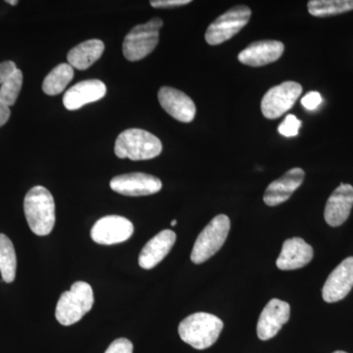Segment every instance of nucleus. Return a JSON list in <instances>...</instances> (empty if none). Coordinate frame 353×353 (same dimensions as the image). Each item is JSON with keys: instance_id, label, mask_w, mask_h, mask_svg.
<instances>
[{"instance_id": "aec40b11", "label": "nucleus", "mask_w": 353, "mask_h": 353, "mask_svg": "<svg viewBox=\"0 0 353 353\" xmlns=\"http://www.w3.org/2000/svg\"><path fill=\"white\" fill-rule=\"evenodd\" d=\"M103 51V41L101 39H90L72 48L67 55V60L73 68L85 70L101 57Z\"/></svg>"}, {"instance_id": "cd10ccee", "label": "nucleus", "mask_w": 353, "mask_h": 353, "mask_svg": "<svg viewBox=\"0 0 353 353\" xmlns=\"http://www.w3.org/2000/svg\"><path fill=\"white\" fill-rule=\"evenodd\" d=\"M17 71L15 62L6 61L0 63V85L6 83Z\"/></svg>"}, {"instance_id": "c85d7f7f", "label": "nucleus", "mask_w": 353, "mask_h": 353, "mask_svg": "<svg viewBox=\"0 0 353 353\" xmlns=\"http://www.w3.org/2000/svg\"><path fill=\"white\" fill-rule=\"evenodd\" d=\"M190 0H152L150 4L153 8H171L187 6L190 3Z\"/></svg>"}, {"instance_id": "2f4dec72", "label": "nucleus", "mask_w": 353, "mask_h": 353, "mask_svg": "<svg viewBox=\"0 0 353 353\" xmlns=\"http://www.w3.org/2000/svg\"><path fill=\"white\" fill-rule=\"evenodd\" d=\"M176 220H173V221H172V222H171V226H173V227H174V226H176Z\"/></svg>"}, {"instance_id": "20e7f679", "label": "nucleus", "mask_w": 353, "mask_h": 353, "mask_svg": "<svg viewBox=\"0 0 353 353\" xmlns=\"http://www.w3.org/2000/svg\"><path fill=\"white\" fill-rule=\"evenodd\" d=\"M94 303V292L88 283L76 282L68 292L60 296L55 310L57 321L63 326H71L81 321L90 312Z\"/></svg>"}, {"instance_id": "f8f14e48", "label": "nucleus", "mask_w": 353, "mask_h": 353, "mask_svg": "<svg viewBox=\"0 0 353 353\" xmlns=\"http://www.w3.org/2000/svg\"><path fill=\"white\" fill-rule=\"evenodd\" d=\"M160 105L174 119L190 123L196 117V108L189 95L176 88L162 87L158 92Z\"/></svg>"}, {"instance_id": "393cba45", "label": "nucleus", "mask_w": 353, "mask_h": 353, "mask_svg": "<svg viewBox=\"0 0 353 353\" xmlns=\"http://www.w3.org/2000/svg\"><path fill=\"white\" fill-rule=\"evenodd\" d=\"M301 127V121L297 119L296 116L289 114L285 120L281 123L278 128V131L285 138H292L299 134V129Z\"/></svg>"}, {"instance_id": "a211bd4d", "label": "nucleus", "mask_w": 353, "mask_h": 353, "mask_svg": "<svg viewBox=\"0 0 353 353\" xmlns=\"http://www.w3.org/2000/svg\"><path fill=\"white\" fill-rule=\"evenodd\" d=\"M175 241L176 234L171 230H164L158 233L148 241L139 253V266L145 270L154 268L171 252Z\"/></svg>"}, {"instance_id": "39448f33", "label": "nucleus", "mask_w": 353, "mask_h": 353, "mask_svg": "<svg viewBox=\"0 0 353 353\" xmlns=\"http://www.w3.org/2000/svg\"><path fill=\"white\" fill-rule=\"evenodd\" d=\"M163 26L160 18H153L145 24L136 26L125 37L123 54L129 61H139L150 55L159 41V32Z\"/></svg>"}, {"instance_id": "4468645a", "label": "nucleus", "mask_w": 353, "mask_h": 353, "mask_svg": "<svg viewBox=\"0 0 353 353\" xmlns=\"http://www.w3.org/2000/svg\"><path fill=\"white\" fill-rule=\"evenodd\" d=\"M353 206V187L341 183L329 197L325 208L324 217L331 227L343 225L350 217Z\"/></svg>"}, {"instance_id": "f3484780", "label": "nucleus", "mask_w": 353, "mask_h": 353, "mask_svg": "<svg viewBox=\"0 0 353 353\" xmlns=\"http://www.w3.org/2000/svg\"><path fill=\"white\" fill-rule=\"evenodd\" d=\"M106 94V85L99 80L83 81L70 88L63 97L65 108L77 110L88 103L101 101Z\"/></svg>"}, {"instance_id": "a878e982", "label": "nucleus", "mask_w": 353, "mask_h": 353, "mask_svg": "<svg viewBox=\"0 0 353 353\" xmlns=\"http://www.w3.org/2000/svg\"><path fill=\"white\" fill-rule=\"evenodd\" d=\"M134 345L128 339L121 338L115 340L109 345L105 353H132Z\"/></svg>"}, {"instance_id": "4be33fe9", "label": "nucleus", "mask_w": 353, "mask_h": 353, "mask_svg": "<svg viewBox=\"0 0 353 353\" xmlns=\"http://www.w3.org/2000/svg\"><path fill=\"white\" fill-rule=\"evenodd\" d=\"M17 257L12 241L4 234H0V273L6 283H12L16 277Z\"/></svg>"}, {"instance_id": "9d476101", "label": "nucleus", "mask_w": 353, "mask_h": 353, "mask_svg": "<svg viewBox=\"0 0 353 353\" xmlns=\"http://www.w3.org/2000/svg\"><path fill=\"white\" fill-rule=\"evenodd\" d=\"M110 188L123 196H150L162 189V182L157 176L148 174L130 173L114 176Z\"/></svg>"}, {"instance_id": "dca6fc26", "label": "nucleus", "mask_w": 353, "mask_h": 353, "mask_svg": "<svg viewBox=\"0 0 353 353\" xmlns=\"http://www.w3.org/2000/svg\"><path fill=\"white\" fill-rule=\"evenodd\" d=\"M305 173L301 168L290 169L284 176L268 185L264 194V202L268 206L284 203L303 183Z\"/></svg>"}, {"instance_id": "473e14b6", "label": "nucleus", "mask_w": 353, "mask_h": 353, "mask_svg": "<svg viewBox=\"0 0 353 353\" xmlns=\"http://www.w3.org/2000/svg\"><path fill=\"white\" fill-rule=\"evenodd\" d=\"M334 353H347V352H341V350H338V352H334Z\"/></svg>"}, {"instance_id": "bb28decb", "label": "nucleus", "mask_w": 353, "mask_h": 353, "mask_svg": "<svg viewBox=\"0 0 353 353\" xmlns=\"http://www.w3.org/2000/svg\"><path fill=\"white\" fill-rule=\"evenodd\" d=\"M323 102L322 95L318 92H309L301 99V104L307 109V110H315L319 108Z\"/></svg>"}, {"instance_id": "6e6552de", "label": "nucleus", "mask_w": 353, "mask_h": 353, "mask_svg": "<svg viewBox=\"0 0 353 353\" xmlns=\"http://www.w3.org/2000/svg\"><path fill=\"white\" fill-rule=\"evenodd\" d=\"M303 92L299 83L288 81L271 88L264 94L261 101V111L267 119L274 120L288 112L294 105Z\"/></svg>"}, {"instance_id": "7c9ffc66", "label": "nucleus", "mask_w": 353, "mask_h": 353, "mask_svg": "<svg viewBox=\"0 0 353 353\" xmlns=\"http://www.w3.org/2000/svg\"><path fill=\"white\" fill-rule=\"evenodd\" d=\"M7 3L10 4V6H17L18 1L17 0H7Z\"/></svg>"}, {"instance_id": "7ed1b4c3", "label": "nucleus", "mask_w": 353, "mask_h": 353, "mask_svg": "<svg viewBox=\"0 0 353 353\" xmlns=\"http://www.w3.org/2000/svg\"><path fill=\"white\" fill-rule=\"evenodd\" d=\"M116 157L132 161L150 160L162 152V143L152 132L141 129H129L121 132L115 143Z\"/></svg>"}, {"instance_id": "6ab92c4d", "label": "nucleus", "mask_w": 353, "mask_h": 353, "mask_svg": "<svg viewBox=\"0 0 353 353\" xmlns=\"http://www.w3.org/2000/svg\"><path fill=\"white\" fill-rule=\"evenodd\" d=\"M313 248L301 238L289 239L283 245L277 259L281 270H296L306 266L313 259Z\"/></svg>"}, {"instance_id": "ddd939ff", "label": "nucleus", "mask_w": 353, "mask_h": 353, "mask_svg": "<svg viewBox=\"0 0 353 353\" xmlns=\"http://www.w3.org/2000/svg\"><path fill=\"white\" fill-rule=\"evenodd\" d=\"M353 288V257L343 260L331 274L322 290L323 299L334 303L345 299Z\"/></svg>"}, {"instance_id": "c756f323", "label": "nucleus", "mask_w": 353, "mask_h": 353, "mask_svg": "<svg viewBox=\"0 0 353 353\" xmlns=\"http://www.w3.org/2000/svg\"><path fill=\"white\" fill-rule=\"evenodd\" d=\"M10 108L6 104L0 102V127L3 126L10 118Z\"/></svg>"}, {"instance_id": "9b49d317", "label": "nucleus", "mask_w": 353, "mask_h": 353, "mask_svg": "<svg viewBox=\"0 0 353 353\" xmlns=\"http://www.w3.org/2000/svg\"><path fill=\"white\" fill-rule=\"evenodd\" d=\"M290 304L280 299H273L267 303L259 316L257 323V336L261 341L270 340L289 321Z\"/></svg>"}, {"instance_id": "5701e85b", "label": "nucleus", "mask_w": 353, "mask_h": 353, "mask_svg": "<svg viewBox=\"0 0 353 353\" xmlns=\"http://www.w3.org/2000/svg\"><path fill=\"white\" fill-rule=\"evenodd\" d=\"M307 8L315 17H328L353 10V0H311Z\"/></svg>"}, {"instance_id": "423d86ee", "label": "nucleus", "mask_w": 353, "mask_h": 353, "mask_svg": "<svg viewBox=\"0 0 353 353\" xmlns=\"http://www.w3.org/2000/svg\"><path fill=\"white\" fill-rule=\"evenodd\" d=\"M230 228L231 222L228 216L220 214L213 218L197 236L190 254L192 261L194 264L203 263L219 252L227 240Z\"/></svg>"}, {"instance_id": "f257e3e1", "label": "nucleus", "mask_w": 353, "mask_h": 353, "mask_svg": "<svg viewBox=\"0 0 353 353\" xmlns=\"http://www.w3.org/2000/svg\"><path fill=\"white\" fill-rule=\"evenodd\" d=\"M24 212L32 233L43 236L52 232L55 225V202L46 188L37 185L28 192Z\"/></svg>"}, {"instance_id": "b1692460", "label": "nucleus", "mask_w": 353, "mask_h": 353, "mask_svg": "<svg viewBox=\"0 0 353 353\" xmlns=\"http://www.w3.org/2000/svg\"><path fill=\"white\" fill-rule=\"evenodd\" d=\"M23 85V73L21 70L13 74L6 83L0 87V102L7 106H12L17 101Z\"/></svg>"}, {"instance_id": "f03ea898", "label": "nucleus", "mask_w": 353, "mask_h": 353, "mask_svg": "<svg viewBox=\"0 0 353 353\" xmlns=\"http://www.w3.org/2000/svg\"><path fill=\"white\" fill-rule=\"evenodd\" d=\"M222 320L210 313L199 312L188 316L179 325V334L185 343L196 350L214 345L222 332Z\"/></svg>"}, {"instance_id": "0eeeda50", "label": "nucleus", "mask_w": 353, "mask_h": 353, "mask_svg": "<svg viewBox=\"0 0 353 353\" xmlns=\"http://www.w3.org/2000/svg\"><path fill=\"white\" fill-rule=\"evenodd\" d=\"M252 10L245 6H234L219 16L209 26L205 39L210 46H218L229 41L248 25Z\"/></svg>"}, {"instance_id": "2eb2a0df", "label": "nucleus", "mask_w": 353, "mask_h": 353, "mask_svg": "<svg viewBox=\"0 0 353 353\" xmlns=\"http://www.w3.org/2000/svg\"><path fill=\"white\" fill-rule=\"evenodd\" d=\"M284 43L278 41H255L241 51L238 59L241 63L261 67L277 61L284 53Z\"/></svg>"}, {"instance_id": "412c9836", "label": "nucleus", "mask_w": 353, "mask_h": 353, "mask_svg": "<svg viewBox=\"0 0 353 353\" xmlns=\"http://www.w3.org/2000/svg\"><path fill=\"white\" fill-rule=\"evenodd\" d=\"M74 68L68 63H62L55 67L44 79L43 90L48 95L61 94L68 83L73 80Z\"/></svg>"}, {"instance_id": "1a4fd4ad", "label": "nucleus", "mask_w": 353, "mask_h": 353, "mask_svg": "<svg viewBox=\"0 0 353 353\" xmlns=\"http://www.w3.org/2000/svg\"><path fill=\"white\" fill-rule=\"evenodd\" d=\"M134 234V225L122 216L110 215L102 217L92 228L90 236L94 243L112 245L124 243Z\"/></svg>"}]
</instances>
